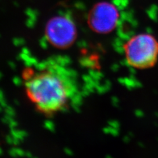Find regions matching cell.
<instances>
[{
  "label": "cell",
  "mask_w": 158,
  "mask_h": 158,
  "mask_svg": "<svg viewBox=\"0 0 158 158\" xmlns=\"http://www.w3.org/2000/svg\"><path fill=\"white\" fill-rule=\"evenodd\" d=\"M24 86L33 106L48 116L65 110L77 90L73 75L57 64H48L37 70L27 71Z\"/></svg>",
  "instance_id": "obj_1"
},
{
  "label": "cell",
  "mask_w": 158,
  "mask_h": 158,
  "mask_svg": "<svg viewBox=\"0 0 158 158\" xmlns=\"http://www.w3.org/2000/svg\"><path fill=\"white\" fill-rule=\"evenodd\" d=\"M127 63L136 69L154 66L158 60V41L149 34H139L131 38L123 46Z\"/></svg>",
  "instance_id": "obj_2"
},
{
  "label": "cell",
  "mask_w": 158,
  "mask_h": 158,
  "mask_svg": "<svg viewBox=\"0 0 158 158\" xmlns=\"http://www.w3.org/2000/svg\"><path fill=\"white\" fill-rule=\"evenodd\" d=\"M46 29L48 36L59 46H65L72 42L76 32L72 21L63 16H56L49 20Z\"/></svg>",
  "instance_id": "obj_4"
},
{
  "label": "cell",
  "mask_w": 158,
  "mask_h": 158,
  "mask_svg": "<svg viewBox=\"0 0 158 158\" xmlns=\"http://www.w3.org/2000/svg\"><path fill=\"white\" fill-rule=\"evenodd\" d=\"M118 17L117 9L113 5L102 2L91 9L88 21L96 31L108 32L116 25Z\"/></svg>",
  "instance_id": "obj_3"
}]
</instances>
